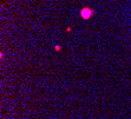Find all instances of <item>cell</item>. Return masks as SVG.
Masks as SVG:
<instances>
[{
    "instance_id": "1",
    "label": "cell",
    "mask_w": 131,
    "mask_h": 119,
    "mask_svg": "<svg viewBox=\"0 0 131 119\" xmlns=\"http://www.w3.org/2000/svg\"><path fill=\"white\" fill-rule=\"evenodd\" d=\"M80 14H82V17H83L84 19H89L92 14H93V11L86 7V8H83V9H82V12H80Z\"/></svg>"
}]
</instances>
